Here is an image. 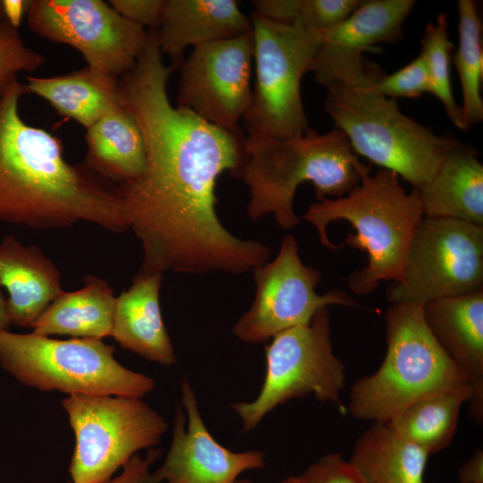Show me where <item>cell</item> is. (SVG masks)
<instances>
[{"instance_id":"cell-34","label":"cell","mask_w":483,"mask_h":483,"mask_svg":"<svg viewBox=\"0 0 483 483\" xmlns=\"http://www.w3.org/2000/svg\"><path fill=\"white\" fill-rule=\"evenodd\" d=\"M161 455L158 448L148 449L145 457L134 454L122 467L121 473L109 478L101 483H160L161 480L156 472L151 473V464Z\"/></svg>"},{"instance_id":"cell-31","label":"cell","mask_w":483,"mask_h":483,"mask_svg":"<svg viewBox=\"0 0 483 483\" xmlns=\"http://www.w3.org/2000/svg\"><path fill=\"white\" fill-rule=\"evenodd\" d=\"M360 0H301V19L309 29L321 31L344 21L361 4Z\"/></svg>"},{"instance_id":"cell-10","label":"cell","mask_w":483,"mask_h":483,"mask_svg":"<svg viewBox=\"0 0 483 483\" xmlns=\"http://www.w3.org/2000/svg\"><path fill=\"white\" fill-rule=\"evenodd\" d=\"M74 433L72 483H101L139 450L155 447L165 419L138 397L68 395L62 401Z\"/></svg>"},{"instance_id":"cell-16","label":"cell","mask_w":483,"mask_h":483,"mask_svg":"<svg viewBox=\"0 0 483 483\" xmlns=\"http://www.w3.org/2000/svg\"><path fill=\"white\" fill-rule=\"evenodd\" d=\"M251 30L250 17L235 0H166L156 36L162 55L178 69L188 47L196 48Z\"/></svg>"},{"instance_id":"cell-5","label":"cell","mask_w":483,"mask_h":483,"mask_svg":"<svg viewBox=\"0 0 483 483\" xmlns=\"http://www.w3.org/2000/svg\"><path fill=\"white\" fill-rule=\"evenodd\" d=\"M302 217L330 250L343 245L331 242L327 225L337 220L352 224L355 232L346 236L345 243L365 251L368 263L352 272L347 283L353 293L365 295L382 281L401 280L411 240L424 216L417 191L407 193L396 173L381 168L373 175L363 174L347 195L313 202Z\"/></svg>"},{"instance_id":"cell-19","label":"cell","mask_w":483,"mask_h":483,"mask_svg":"<svg viewBox=\"0 0 483 483\" xmlns=\"http://www.w3.org/2000/svg\"><path fill=\"white\" fill-rule=\"evenodd\" d=\"M162 279L161 273L139 271L115 299L111 336L125 350L171 366L176 356L160 309Z\"/></svg>"},{"instance_id":"cell-22","label":"cell","mask_w":483,"mask_h":483,"mask_svg":"<svg viewBox=\"0 0 483 483\" xmlns=\"http://www.w3.org/2000/svg\"><path fill=\"white\" fill-rule=\"evenodd\" d=\"M27 93L49 103L58 114L90 127L123 105L119 80L86 66L66 74L26 77Z\"/></svg>"},{"instance_id":"cell-2","label":"cell","mask_w":483,"mask_h":483,"mask_svg":"<svg viewBox=\"0 0 483 483\" xmlns=\"http://www.w3.org/2000/svg\"><path fill=\"white\" fill-rule=\"evenodd\" d=\"M25 93L15 79L0 97V222L38 230L81 221L114 233L130 229L117 188L68 163L58 137L23 121Z\"/></svg>"},{"instance_id":"cell-6","label":"cell","mask_w":483,"mask_h":483,"mask_svg":"<svg viewBox=\"0 0 483 483\" xmlns=\"http://www.w3.org/2000/svg\"><path fill=\"white\" fill-rule=\"evenodd\" d=\"M385 324L386 352L380 367L350 390L346 411L353 417L387 421L420 398L471 386L430 334L421 305L392 303Z\"/></svg>"},{"instance_id":"cell-40","label":"cell","mask_w":483,"mask_h":483,"mask_svg":"<svg viewBox=\"0 0 483 483\" xmlns=\"http://www.w3.org/2000/svg\"><path fill=\"white\" fill-rule=\"evenodd\" d=\"M235 483H253V482L248 479H237Z\"/></svg>"},{"instance_id":"cell-18","label":"cell","mask_w":483,"mask_h":483,"mask_svg":"<svg viewBox=\"0 0 483 483\" xmlns=\"http://www.w3.org/2000/svg\"><path fill=\"white\" fill-rule=\"evenodd\" d=\"M430 334L465 374L471 397L483 398V290L422 305Z\"/></svg>"},{"instance_id":"cell-14","label":"cell","mask_w":483,"mask_h":483,"mask_svg":"<svg viewBox=\"0 0 483 483\" xmlns=\"http://www.w3.org/2000/svg\"><path fill=\"white\" fill-rule=\"evenodd\" d=\"M252 30L193 48L181 67L177 106L228 131H237L251 97Z\"/></svg>"},{"instance_id":"cell-13","label":"cell","mask_w":483,"mask_h":483,"mask_svg":"<svg viewBox=\"0 0 483 483\" xmlns=\"http://www.w3.org/2000/svg\"><path fill=\"white\" fill-rule=\"evenodd\" d=\"M255 296L249 309L233 325V335L242 342L263 343L292 327L309 324L323 307H360L337 288L316 292L320 271L305 265L294 236L284 237L275 258L254 268Z\"/></svg>"},{"instance_id":"cell-3","label":"cell","mask_w":483,"mask_h":483,"mask_svg":"<svg viewBox=\"0 0 483 483\" xmlns=\"http://www.w3.org/2000/svg\"><path fill=\"white\" fill-rule=\"evenodd\" d=\"M238 178L249 188L248 216L257 220L272 214L284 230L299 224L293 199L301 183L313 185L317 200L336 199L347 195L363 174L370 173L336 128L323 134L309 128L301 136L283 140L247 136Z\"/></svg>"},{"instance_id":"cell-26","label":"cell","mask_w":483,"mask_h":483,"mask_svg":"<svg viewBox=\"0 0 483 483\" xmlns=\"http://www.w3.org/2000/svg\"><path fill=\"white\" fill-rule=\"evenodd\" d=\"M472 387L433 394L420 398L387 422L428 455L445 449L452 442L462 404Z\"/></svg>"},{"instance_id":"cell-37","label":"cell","mask_w":483,"mask_h":483,"mask_svg":"<svg viewBox=\"0 0 483 483\" xmlns=\"http://www.w3.org/2000/svg\"><path fill=\"white\" fill-rule=\"evenodd\" d=\"M10 318L7 309V300L0 289V334L8 331L10 326Z\"/></svg>"},{"instance_id":"cell-36","label":"cell","mask_w":483,"mask_h":483,"mask_svg":"<svg viewBox=\"0 0 483 483\" xmlns=\"http://www.w3.org/2000/svg\"><path fill=\"white\" fill-rule=\"evenodd\" d=\"M460 483H483V451L478 450L460 468Z\"/></svg>"},{"instance_id":"cell-7","label":"cell","mask_w":483,"mask_h":483,"mask_svg":"<svg viewBox=\"0 0 483 483\" xmlns=\"http://www.w3.org/2000/svg\"><path fill=\"white\" fill-rule=\"evenodd\" d=\"M102 340H58L34 333L0 334V364L22 384L68 395L141 398L155 387L152 377L119 363Z\"/></svg>"},{"instance_id":"cell-21","label":"cell","mask_w":483,"mask_h":483,"mask_svg":"<svg viewBox=\"0 0 483 483\" xmlns=\"http://www.w3.org/2000/svg\"><path fill=\"white\" fill-rule=\"evenodd\" d=\"M424 217H445L483 226V165L473 148L458 142L432 178L416 190Z\"/></svg>"},{"instance_id":"cell-17","label":"cell","mask_w":483,"mask_h":483,"mask_svg":"<svg viewBox=\"0 0 483 483\" xmlns=\"http://www.w3.org/2000/svg\"><path fill=\"white\" fill-rule=\"evenodd\" d=\"M0 286L7 293L11 324L31 327L64 290L55 265L37 246L13 235L0 242Z\"/></svg>"},{"instance_id":"cell-24","label":"cell","mask_w":483,"mask_h":483,"mask_svg":"<svg viewBox=\"0 0 483 483\" xmlns=\"http://www.w3.org/2000/svg\"><path fill=\"white\" fill-rule=\"evenodd\" d=\"M80 289L57 296L35 322L32 333L99 340L111 336L116 299L113 289L95 275H87Z\"/></svg>"},{"instance_id":"cell-28","label":"cell","mask_w":483,"mask_h":483,"mask_svg":"<svg viewBox=\"0 0 483 483\" xmlns=\"http://www.w3.org/2000/svg\"><path fill=\"white\" fill-rule=\"evenodd\" d=\"M421 53L427 65L429 92L442 103L449 119L463 130L461 107L456 104L450 79L451 50L453 44L448 38L447 17L438 14L435 22H429L421 39Z\"/></svg>"},{"instance_id":"cell-29","label":"cell","mask_w":483,"mask_h":483,"mask_svg":"<svg viewBox=\"0 0 483 483\" xmlns=\"http://www.w3.org/2000/svg\"><path fill=\"white\" fill-rule=\"evenodd\" d=\"M46 58L28 47L18 27L5 20L0 26V97L21 72L38 69Z\"/></svg>"},{"instance_id":"cell-32","label":"cell","mask_w":483,"mask_h":483,"mask_svg":"<svg viewBox=\"0 0 483 483\" xmlns=\"http://www.w3.org/2000/svg\"><path fill=\"white\" fill-rule=\"evenodd\" d=\"M299 477L302 483H366L352 463L337 453L321 456Z\"/></svg>"},{"instance_id":"cell-15","label":"cell","mask_w":483,"mask_h":483,"mask_svg":"<svg viewBox=\"0 0 483 483\" xmlns=\"http://www.w3.org/2000/svg\"><path fill=\"white\" fill-rule=\"evenodd\" d=\"M173 440L163 464L155 471L165 483H235L247 470L265 466L260 451L233 452L210 434L201 418L197 397L187 378L181 386Z\"/></svg>"},{"instance_id":"cell-8","label":"cell","mask_w":483,"mask_h":483,"mask_svg":"<svg viewBox=\"0 0 483 483\" xmlns=\"http://www.w3.org/2000/svg\"><path fill=\"white\" fill-rule=\"evenodd\" d=\"M256 78L242 117L249 137L283 140L309 127L301 100V80L320 47L318 30L300 19L274 23L251 13Z\"/></svg>"},{"instance_id":"cell-1","label":"cell","mask_w":483,"mask_h":483,"mask_svg":"<svg viewBox=\"0 0 483 483\" xmlns=\"http://www.w3.org/2000/svg\"><path fill=\"white\" fill-rule=\"evenodd\" d=\"M174 65L163 62L155 32L134 68L119 79L123 101L144 140L140 175L117 187L125 217L140 242V271L239 275L267 262L273 250L243 240L221 223L216 184L238 178L245 138L213 125L169 100Z\"/></svg>"},{"instance_id":"cell-33","label":"cell","mask_w":483,"mask_h":483,"mask_svg":"<svg viewBox=\"0 0 483 483\" xmlns=\"http://www.w3.org/2000/svg\"><path fill=\"white\" fill-rule=\"evenodd\" d=\"M166 0H109L108 4L123 18L144 29L156 30Z\"/></svg>"},{"instance_id":"cell-25","label":"cell","mask_w":483,"mask_h":483,"mask_svg":"<svg viewBox=\"0 0 483 483\" xmlns=\"http://www.w3.org/2000/svg\"><path fill=\"white\" fill-rule=\"evenodd\" d=\"M428 456L387 421H372L357 439L349 461L366 483H425Z\"/></svg>"},{"instance_id":"cell-38","label":"cell","mask_w":483,"mask_h":483,"mask_svg":"<svg viewBox=\"0 0 483 483\" xmlns=\"http://www.w3.org/2000/svg\"><path fill=\"white\" fill-rule=\"evenodd\" d=\"M7 20L5 15L4 1L0 0V26Z\"/></svg>"},{"instance_id":"cell-30","label":"cell","mask_w":483,"mask_h":483,"mask_svg":"<svg viewBox=\"0 0 483 483\" xmlns=\"http://www.w3.org/2000/svg\"><path fill=\"white\" fill-rule=\"evenodd\" d=\"M374 87L386 97H418L429 92L430 84L426 63L421 55L397 72L382 75Z\"/></svg>"},{"instance_id":"cell-27","label":"cell","mask_w":483,"mask_h":483,"mask_svg":"<svg viewBox=\"0 0 483 483\" xmlns=\"http://www.w3.org/2000/svg\"><path fill=\"white\" fill-rule=\"evenodd\" d=\"M459 45L453 64L459 74L462 105L463 130L483 119V100L480 94L483 77L482 25L476 5L471 0H459Z\"/></svg>"},{"instance_id":"cell-9","label":"cell","mask_w":483,"mask_h":483,"mask_svg":"<svg viewBox=\"0 0 483 483\" xmlns=\"http://www.w3.org/2000/svg\"><path fill=\"white\" fill-rule=\"evenodd\" d=\"M265 354L266 375L257 398L230 404L244 431L254 429L278 405L308 394L346 413L340 396L345 366L333 352L328 307L318 309L309 324L274 336Z\"/></svg>"},{"instance_id":"cell-39","label":"cell","mask_w":483,"mask_h":483,"mask_svg":"<svg viewBox=\"0 0 483 483\" xmlns=\"http://www.w3.org/2000/svg\"><path fill=\"white\" fill-rule=\"evenodd\" d=\"M280 483H302L300 477H290V478H287L285 479H284L282 482Z\"/></svg>"},{"instance_id":"cell-12","label":"cell","mask_w":483,"mask_h":483,"mask_svg":"<svg viewBox=\"0 0 483 483\" xmlns=\"http://www.w3.org/2000/svg\"><path fill=\"white\" fill-rule=\"evenodd\" d=\"M25 14L36 35L71 46L87 66L117 80L134 68L148 38L102 0H32Z\"/></svg>"},{"instance_id":"cell-23","label":"cell","mask_w":483,"mask_h":483,"mask_svg":"<svg viewBox=\"0 0 483 483\" xmlns=\"http://www.w3.org/2000/svg\"><path fill=\"white\" fill-rule=\"evenodd\" d=\"M85 166L102 178L119 184L138 178L146 153L140 128L124 104L86 129Z\"/></svg>"},{"instance_id":"cell-35","label":"cell","mask_w":483,"mask_h":483,"mask_svg":"<svg viewBox=\"0 0 483 483\" xmlns=\"http://www.w3.org/2000/svg\"><path fill=\"white\" fill-rule=\"evenodd\" d=\"M253 13L274 23L292 24L301 17V0H253Z\"/></svg>"},{"instance_id":"cell-20","label":"cell","mask_w":483,"mask_h":483,"mask_svg":"<svg viewBox=\"0 0 483 483\" xmlns=\"http://www.w3.org/2000/svg\"><path fill=\"white\" fill-rule=\"evenodd\" d=\"M415 1L369 0L342 23L318 31L321 45L310 72L363 56L380 42L402 36V27Z\"/></svg>"},{"instance_id":"cell-11","label":"cell","mask_w":483,"mask_h":483,"mask_svg":"<svg viewBox=\"0 0 483 483\" xmlns=\"http://www.w3.org/2000/svg\"><path fill=\"white\" fill-rule=\"evenodd\" d=\"M483 290V226L423 217L411 240L402 278L386 290L392 303H425Z\"/></svg>"},{"instance_id":"cell-4","label":"cell","mask_w":483,"mask_h":483,"mask_svg":"<svg viewBox=\"0 0 483 483\" xmlns=\"http://www.w3.org/2000/svg\"><path fill=\"white\" fill-rule=\"evenodd\" d=\"M383 73L370 62L326 84L324 108L352 149L418 190L459 141L403 114L395 99L376 90Z\"/></svg>"}]
</instances>
